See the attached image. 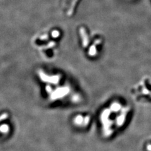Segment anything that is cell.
I'll return each instance as SVG.
<instances>
[{
	"mask_svg": "<svg viewBox=\"0 0 151 151\" xmlns=\"http://www.w3.org/2000/svg\"><path fill=\"white\" fill-rule=\"evenodd\" d=\"M59 32L58 31H54L52 32V36L54 37H58L59 36Z\"/></svg>",
	"mask_w": 151,
	"mask_h": 151,
	"instance_id": "1",
	"label": "cell"
},
{
	"mask_svg": "<svg viewBox=\"0 0 151 151\" xmlns=\"http://www.w3.org/2000/svg\"><path fill=\"white\" fill-rule=\"evenodd\" d=\"M6 117H7V115H6V114H3V115L0 116V120H3V119H6Z\"/></svg>",
	"mask_w": 151,
	"mask_h": 151,
	"instance_id": "2",
	"label": "cell"
}]
</instances>
